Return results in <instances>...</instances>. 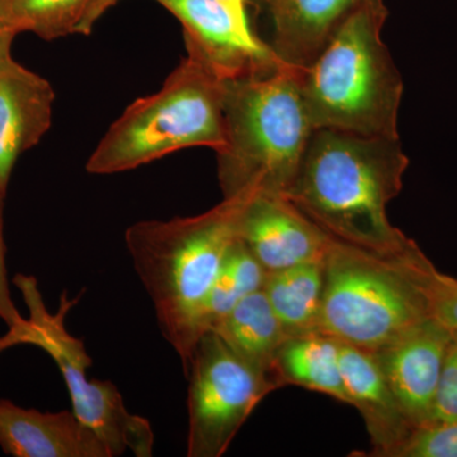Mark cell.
Here are the masks:
<instances>
[{
  "instance_id": "1",
  "label": "cell",
  "mask_w": 457,
  "mask_h": 457,
  "mask_svg": "<svg viewBox=\"0 0 457 457\" xmlns=\"http://www.w3.org/2000/svg\"><path fill=\"white\" fill-rule=\"evenodd\" d=\"M409 159L399 137L314 130L287 197L327 234L380 254H398L409 239L387 218Z\"/></svg>"
},
{
  "instance_id": "2",
  "label": "cell",
  "mask_w": 457,
  "mask_h": 457,
  "mask_svg": "<svg viewBox=\"0 0 457 457\" xmlns=\"http://www.w3.org/2000/svg\"><path fill=\"white\" fill-rule=\"evenodd\" d=\"M246 198H222L209 212L171 220L137 222L126 246L154 305L159 328L185 374L201 337L206 308L228 248L239 237Z\"/></svg>"
},
{
  "instance_id": "3",
  "label": "cell",
  "mask_w": 457,
  "mask_h": 457,
  "mask_svg": "<svg viewBox=\"0 0 457 457\" xmlns=\"http://www.w3.org/2000/svg\"><path fill=\"white\" fill-rule=\"evenodd\" d=\"M227 145L218 153L224 198L287 196L315 129L306 110L300 69L225 80Z\"/></svg>"
},
{
  "instance_id": "4",
  "label": "cell",
  "mask_w": 457,
  "mask_h": 457,
  "mask_svg": "<svg viewBox=\"0 0 457 457\" xmlns=\"http://www.w3.org/2000/svg\"><path fill=\"white\" fill-rule=\"evenodd\" d=\"M384 0H360L306 68L300 83L315 130L399 137L404 84L381 38Z\"/></svg>"
},
{
  "instance_id": "5",
  "label": "cell",
  "mask_w": 457,
  "mask_h": 457,
  "mask_svg": "<svg viewBox=\"0 0 457 457\" xmlns=\"http://www.w3.org/2000/svg\"><path fill=\"white\" fill-rule=\"evenodd\" d=\"M224 93L225 80L188 54L159 92L135 101L111 125L87 170L121 173L195 146L218 154L227 145Z\"/></svg>"
},
{
  "instance_id": "6",
  "label": "cell",
  "mask_w": 457,
  "mask_h": 457,
  "mask_svg": "<svg viewBox=\"0 0 457 457\" xmlns=\"http://www.w3.org/2000/svg\"><path fill=\"white\" fill-rule=\"evenodd\" d=\"M420 249L380 254L330 237L319 332L374 352L428 319L413 269Z\"/></svg>"
},
{
  "instance_id": "7",
  "label": "cell",
  "mask_w": 457,
  "mask_h": 457,
  "mask_svg": "<svg viewBox=\"0 0 457 457\" xmlns=\"http://www.w3.org/2000/svg\"><path fill=\"white\" fill-rule=\"evenodd\" d=\"M14 285L20 288L29 311L26 323L9 329L0 338V353L20 345L41 348L55 361L71 395L75 416L97 433L111 457L130 450L137 457H152L154 432L145 418L132 414L125 407L121 393L111 381L88 380L87 370L92 359L82 339L75 338L65 328V317L78 300L62 294L59 311L51 314L45 305L37 279L17 275Z\"/></svg>"
},
{
  "instance_id": "8",
  "label": "cell",
  "mask_w": 457,
  "mask_h": 457,
  "mask_svg": "<svg viewBox=\"0 0 457 457\" xmlns=\"http://www.w3.org/2000/svg\"><path fill=\"white\" fill-rule=\"evenodd\" d=\"M188 387V457H220L264 396L278 390L213 332L195 348Z\"/></svg>"
},
{
  "instance_id": "9",
  "label": "cell",
  "mask_w": 457,
  "mask_h": 457,
  "mask_svg": "<svg viewBox=\"0 0 457 457\" xmlns=\"http://www.w3.org/2000/svg\"><path fill=\"white\" fill-rule=\"evenodd\" d=\"M179 21L187 53L221 79L267 73L285 64L266 42L216 0H156Z\"/></svg>"
},
{
  "instance_id": "10",
  "label": "cell",
  "mask_w": 457,
  "mask_h": 457,
  "mask_svg": "<svg viewBox=\"0 0 457 457\" xmlns=\"http://www.w3.org/2000/svg\"><path fill=\"white\" fill-rule=\"evenodd\" d=\"M453 333L432 318L372 352L414 428L431 420Z\"/></svg>"
},
{
  "instance_id": "11",
  "label": "cell",
  "mask_w": 457,
  "mask_h": 457,
  "mask_svg": "<svg viewBox=\"0 0 457 457\" xmlns=\"http://www.w3.org/2000/svg\"><path fill=\"white\" fill-rule=\"evenodd\" d=\"M239 239L270 273L323 261L330 236L287 197L261 195L246 198Z\"/></svg>"
},
{
  "instance_id": "12",
  "label": "cell",
  "mask_w": 457,
  "mask_h": 457,
  "mask_svg": "<svg viewBox=\"0 0 457 457\" xmlns=\"http://www.w3.org/2000/svg\"><path fill=\"white\" fill-rule=\"evenodd\" d=\"M54 101L45 78L13 59L0 68V197L7 194L18 158L49 131Z\"/></svg>"
},
{
  "instance_id": "13",
  "label": "cell",
  "mask_w": 457,
  "mask_h": 457,
  "mask_svg": "<svg viewBox=\"0 0 457 457\" xmlns=\"http://www.w3.org/2000/svg\"><path fill=\"white\" fill-rule=\"evenodd\" d=\"M0 447L14 457H111L73 411L44 413L0 400Z\"/></svg>"
},
{
  "instance_id": "14",
  "label": "cell",
  "mask_w": 457,
  "mask_h": 457,
  "mask_svg": "<svg viewBox=\"0 0 457 457\" xmlns=\"http://www.w3.org/2000/svg\"><path fill=\"white\" fill-rule=\"evenodd\" d=\"M343 384L350 405L360 411L371 440L368 456L381 457L413 431L374 353L339 342Z\"/></svg>"
},
{
  "instance_id": "15",
  "label": "cell",
  "mask_w": 457,
  "mask_h": 457,
  "mask_svg": "<svg viewBox=\"0 0 457 457\" xmlns=\"http://www.w3.org/2000/svg\"><path fill=\"white\" fill-rule=\"evenodd\" d=\"M360 0H270L273 40L286 65L303 69L314 62Z\"/></svg>"
},
{
  "instance_id": "16",
  "label": "cell",
  "mask_w": 457,
  "mask_h": 457,
  "mask_svg": "<svg viewBox=\"0 0 457 457\" xmlns=\"http://www.w3.org/2000/svg\"><path fill=\"white\" fill-rule=\"evenodd\" d=\"M278 389L295 385L350 404L343 384L339 341L324 333L287 337L273 361Z\"/></svg>"
},
{
  "instance_id": "17",
  "label": "cell",
  "mask_w": 457,
  "mask_h": 457,
  "mask_svg": "<svg viewBox=\"0 0 457 457\" xmlns=\"http://www.w3.org/2000/svg\"><path fill=\"white\" fill-rule=\"evenodd\" d=\"M210 332L278 386L272 376L273 361L287 335L263 290L240 300Z\"/></svg>"
},
{
  "instance_id": "18",
  "label": "cell",
  "mask_w": 457,
  "mask_h": 457,
  "mask_svg": "<svg viewBox=\"0 0 457 457\" xmlns=\"http://www.w3.org/2000/svg\"><path fill=\"white\" fill-rule=\"evenodd\" d=\"M323 288V261L267 273L263 291L287 337L319 332Z\"/></svg>"
},
{
  "instance_id": "19",
  "label": "cell",
  "mask_w": 457,
  "mask_h": 457,
  "mask_svg": "<svg viewBox=\"0 0 457 457\" xmlns=\"http://www.w3.org/2000/svg\"><path fill=\"white\" fill-rule=\"evenodd\" d=\"M267 270L237 237L228 248L206 308L207 332L233 311L240 300L263 290Z\"/></svg>"
},
{
  "instance_id": "20",
  "label": "cell",
  "mask_w": 457,
  "mask_h": 457,
  "mask_svg": "<svg viewBox=\"0 0 457 457\" xmlns=\"http://www.w3.org/2000/svg\"><path fill=\"white\" fill-rule=\"evenodd\" d=\"M89 0H0V14L17 33L44 40L74 33Z\"/></svg>"
},
{
  "instance_id": "21",
  "label": "cell",
  "mask_w": 457,
  "mask_h": 457,
  "mask_svg": "<svg viewBox=\"0 0 457 457\" xmlns=\"http://www.w3.org/2000/svg\"><path fill=\"white\" fill-rule=\"evenodd\" d=\"M413 269L429 318L457 335V279L436 269L422 249L414 257Z\"/></svg>"
},
{
  "instance_id": "22",
  "label": "cell",
  "mask_w": 457,
  "mask_h": 457,
  "mask_svg": "<svg viewBox=\"0 0 457 457\" xmlns=\"http://www.w3.org/2000/svg\"><path fill=\"white\" fill-rule=\"evenodd\" d=\"M381 457H457V420L416 427Z\"/></svg>"
},
{
  "instance_id": "23",
  "label": "cell",
  "mask_w": 457,
  "mask_h": 457,
  "mask_svg": "<svg viewBox=\"0 0 457 457\" xmlns=\"http://www.w3.org/2000/svg\"><path fill=\"white\" fill-rule=\"evenodd\" d=\"M453 420H457V335H453L447 350L429 423Z\"/></svg>"
},
{
  "instance_id": "24",
  "label": "cell",
  "mask_w": 457,
  "mask_h": 457,
  "mask_svg": "<svg viewBox=\"0 0 457 457\" xmlns=\"http://www.w3.org/2000/svg\"><path fill=\"white\" fill-rule=\"evenodd\" d=\"M3 200L0 197V319L9 327L16 329L26 323V319L17 311L9 291L7 269H5V246L3 240Z\"/></svg>"
},
{
  "instance_id": "25",
  "label": "cell",
  "mask_w": 457,
  "mask_h": 457,
  "mask_svg": "<svg viewBox=\"0 0 457 457\" xmlns=\"http://www.w3.org/2000/svg\"><path fill=\"white\" fill-rule=\"evenodd\" d=\"M117 2H119V0H89L82 20L78 23L74 33H79V35H89L99 18L104 16V14L106 13L107 9L112 7V5L116 4Z\"/></svg>"
},
{
  "instance_id": "26",
  "label": "cell",
  "mask_w": 457,
  "mask_h": 457,
  "mask_svg": "<svg viewBox=\"0 0 457 457\" xmlns=\"http://www.w3.org/2000/svg\"><path fill=\"white\" fill-rule=\"evenodd\" d=\"M18 33L9 26L7 21L0 14V68L12 59V42Z\"/></svg>"
},
{
  "instance_id": "27",
  "label": "cell",
  "mask_w": 457,
  "mask_h": 457,
  "mask_svg": "<svg viewBox=\"0 0 457 457\" xmlns=\"http://www.w3.org/2000/svg\"><path fill=\"white\" fill-rule=\"evenodd\" d=\"M230 12L231 16L236 18L245 29H252L249 25L248 12H246V0H216Z\"/></svg>"
},
{
  "instance_id": "28",
  "label": "cell",
  "mask_w": 457,
  "mask_h": 457,
  "mask_svg": "<svg viewBox=\"0 0 457 457\" xmlns=\"http://www.w3.org/2000/svg\"><path fill=\"white\" fill-rule=\"evenodd\" d=\"M262 2H263L264 4L269 5L270 3V0H262Z\"/></svg>"
}]
</instances>
